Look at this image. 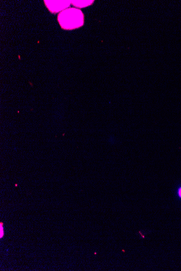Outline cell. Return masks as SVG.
Returning <instances> with one entry per match:
<instances>
[{
	"mask_svg": "<svg viewBox=\"0 0 181 271\" xmlns=\"http://www.w3.org/2000/svg\"><path fill=\"white\" fill-rule=\"evenodd\" d=\"M58 20L63 28L72 29L82 26L84 16L80 10L71 8L59 14Z\"/></svg>",
	"mask_w": 181,
	"mask_h": 271,
	"instance_id": "6da1fadb",
	"label": "cell"
},
{
	"mask_svg": "<svg viewBox=\"0 0 181 271\" xmlns=\"http://www.w3.org/2000/svg\"><path fill=\"white\" fill-rule=\"evenodd\" d=\"M47 2H48V3L50 4V6H52V9H50V11L53 12V10H56V12H58V11H59V10L61 9V8H65L66 7H68V6H69V1H50V2H49V1H48Z\"/></svg>",
	"mask_w": 181,
	"mask_h": 271,
	"instance_id": "7a4b0ae2",
	"label": "cell"
},
{
	"mask_svg": "<svg viewBox=\"0 0 181 271\" xmlns=\"http://www.w3.org/2000/svg\"><path fill=\"white\" fill-rule=\"evenodd\" d=\"M72 2H73L72 4L76 7H84L90 5L93 1H74Z\"/></svg>",
	"mask_w": 181,
	"mask_h": 271,
	"instance_id": "3957f363",
	"label": "cell"
},
{
	"mask_svg": "<svg viewBox=\"0 0 181 271\" xmlns=\"http://www.w3.org/2000/svg\"><path fill=\"white\" fill-rule=\"evenodd\" d=\"M178 194H179V196L181 198V188H180V189L178 190Z\"/></svg>",
	"mask_w": 181,
	"mask_h": 271,
	"instance_id": "277c9868",
	"label": "cell"
}]
</instances>
